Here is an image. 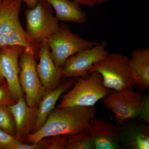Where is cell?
Segmentation results:
<instances>
[{"label":"cell","mask_w":149,"mask_h":149,"mask_svg":"<svg viewBox=\"0 0 149 149\" xmlns=\"http://www.w3.org/2000/svg\"><path fill=\"white\" fill-rule=\"evenodd\" d=\"M95 106H76L54 109L49 115L43 126L28 136L29 141L35 143L55 135H72L90 131V120L95 117Z\"/></svg>","instance_id":"6da1fadb"},{"label":"cell","mask_w":149,"mask_h":149,"mask_svg":"<svg viewBox=\"0 0 149 149\" xmlns=\"http://www.w3.org/2000/svg\"><path fill=\"white\" fill-rule=\"evenodd\" d=\"M22 2L21 0L0 1V47L21 46L29 49L36 56L40 43L29 36L19 20Z\"/></svg>","instance_id":"7a4b0ae2"},{"label":"cell","mask_w":149,"mask_h":149,"mask_svg":"<svg viewBox=\"0 0 149 149\" xmlns=\"http://www.w3.org/2000/svg\"><path fill=\"white\" fill-rule=\"evenodd\" d=\"M74 84L71 91L61 96V101L57 109L76 106H93L111 91L104 85L101 74L97 71L91 72L87 77L77 78Z\"/></svg>","instance_id":"3957f363"},{"label":"cell","mask_w":149,"mask_h":149,"mask_svg":"<svg viewBox=\"0 0 149 149\" xmlns=\"http://www.w3.org/2000/svg\"><path fill=\"white\" fill-rule=\"evenodd\" d=\"M94 71L101 74L104 85L109 89L118 91L135 86L129 68V58L122 54L109 53L94 64L88 73Z\"/></svg>","instance_id":"277c9868"},{"label":"cell","mask_w":149,"mask_h":149,"mask_svg":"<svg viewBox=\"0 0 149 149\" xmlns=\"http://www.w3.org/2000/svg\"><path fill=\"white\" fill-rule=\"evenodd\" d=\"M51 56L57 67L62 68L65 61L78 52L89 49L97 43L83 39L72 33L66 25H61L57 32L46 39Z\"/></svg>","instance_id":"5b68a950"},{"label":"cell","mask_w":149,"mask_h":149,"mask_svg":"<svg viewBox=\"0 0 149 149\" xmlns=\"http://www.w3.org/2000/svg\"><path fill=\"white\" fill-rule=\"evenodd\" d=\"M25 16L26 31L38 43L57 32L60 28L52 6L45 0H38L34 8L26 10Z\"/></svg>","instance_id":"8992f818"},{"label":"cell","mask_w":149,"mask_h":149,"mask_svg":"<svg viewBox=\"0 0 149 149\" xmlns=\"http://www.w3.org/2000/svg\"><path fill=\"white\" fill-rule=\"evenodd\" d=\"M19 83L25 94L28 105L37 107L47 92L37 73L35 55L29 49L24 48L19 56Z\"/></svg>","instance_id":"52a82bcc"},{"label":"cell","mask_w":149,"mask_h":149,"mask_svg":"<svg viewBox=\"0 0 149 149\" xmlns=\"http://www.w3.org/2000/svg\"><path fill=\"white\" fill-rule=\"evenodd\" d=\"M144 94L135 92L133 88L111 92L103 98L102 102L107 109L114 113L116 123L139 116V107Z\"/></svg>","instance_id":"ba28073f"},{"label":"cell","mask_w":149,"mask_h":149,"mask_svg":"<svg viewBox=\"0 0 149 149\" xmlns=\"http://www.w3.org/2000/svg\"><path fill=\"white\" fill-rule=\"evenodd\" d=\"M107 42L97 43L89 49L78 52L65 61L62 68L63 77H85L94 64L101 61L109 53Z\"/></svg>","instance_id":"9c48e42d"},{"label":"cell","mask_w":149,"mask_h":149,"mask_svg":"<svg viewBox=\"0 0 149 149\" xmlns=\"http://www.w3.org/2000/svg\"><path fill=\"white\" fill-rule=\"evenodd\" d=\"M24 48L18 45L0 47V71L16 102L23 95L19 78L18 61Z\"/></svg>","instance_id":"30bf717a"},{"label":"cell","mask_w":149,"mask_h":149,"mask_svg":"<svg viewBox=\"0 0 149 149\" xmlns=\"http://www.w3.org/2000/svg\"><path fill=\"white\" fill-rule=\"evenodd\" d=\"M119 143L123 149H149V127L137 118L117 124Z\"/></svg>","instance_id":"8fae6325"},{"label":"cell","mask_w":149,"mask_h":149,"mask_svg":"<svg viewBox=\"0 0 149 149\" xmlns=\"http://www.w3.org/2000/svg\"><path fill=\"white\" fill-rule=\"evenodd\" d=\"M38 56L40 61L37 65V71L42 85L47 91L56 88L63 77L62 68L58 67L55 64L46 40L40 43Z\"/></svg>","instance_id":"7c38bea8"},{"label":"cell","mask_w":149,"mask_h":149,"mask_svg":"<svg viewBox=\"0 0 149 149\" xmlns=\"http://www.w3.org/2000/svg\"><path fill=\"white\" fill-rule=\"evenodd\" d=\"M8 107L14 119L15 138L22 142L34 129L37 107H29L23 97Z\"/></svg>","instance_id":"4fadbf2b"},{"label":"cell","mask_w":149,"mask_h":149,"mask_svg":"<svg viewBox=\"0 0 149 149\" xmlns=\"http://www.w3.org/2000/svg\"><path fill=\"white\" fill-rule=\"evenodd\" d=\"M90 124L89 131L93 136L95 149H122L117 125L95 117L90 120Z\"/></svg>","instance_id":"5bb4252c"},{"label":"cell","mask_w":149,"mask_h":149,"mask_svg":"<svg viewBox=\"0 0 149 149\" xmlns=\"http://www.w3.org/2000/svg\"><path fill=\"white\" fill-rule=\"evenodd\" d=\"M77 78L72 77L61 83L56 88L47 91L38 104L36 122L32 133L39 130L45 124L48 116L54 109L59 98L74 85Z\"/></svg>","instance_id":"9a60e30c"},{"label":"cell","mask_w":149,"mask_h":149,"mask_svg":"<svg viewBox=\"0 0 149 149\" xmlns=\"http://www.w3.org/2000/svg\"><path fill=\"white\" fill-rule=\"evenodd\" d=\"M130 73L135 86L139 91L148 90L149 87V49H140L132 51L129 58Z\"/></svg>","instance_id":"2e32d148"},{"label":"cell","mask_w":149,"mask_h":149,"mask_svg":"<svg viewBox=\"0 0 149 149\" xmlns=\"http://www.w3.org/2000/svg\"><path fill=\"white\" fill-rule=\"evenodd\" d=\"M53 8L58 21L83 24L87 21V15L76 1L45 0Z\"/></svg>","instance_id":"e0dca14e"},{"label":"cell","mask_w":149,"mask_h":149,"mask_svg":"<svg viewBox=\"0 0 149 149\" xmlns=\"http://www.w3.org/2000/svg\"><path fill=\"white\" fill-rule=\"evenodd\" d=\"M95 149L94 139L88 130L68 135L66 149Z\"/></svg>","instance_id":"ac0fdd59"},{"label":"cell","mask_w":149,"mask_h":149,"mask_svg":"<svg viewBox=\"0 0 149 149\" xmlns=\"http://www.w3.org/2000/svg\"><path fill=\"white\" fill-rule=\"evenodd\" d=\"M0 128L15 137L14 119L8 106L0 105Z\"/></svg>","instance_id":"d6986e66"},{"label":"cell","mask_w":149,"mask_h":149,"mask_svg":"<svg viewBox=\"0 0 149 149\" xmlns=\"http://www.w3.org/2000/svg\"><path fill=\"white\" fill-rule=\"evenodd\" d=\"M48 137V141H45V149H66L68 135L61 134Z\"/></svg>","instance_id":"ffe728a7"},{"label":"cell","mask_w":149,"mask_h":149,"mask_svg":"<svg viewBox=\"0 0 149 149\" xmlns=\"http://www.w3.org/2000/svg\"><path fill=\"white\" fill-rule=\"evenodd\" d=\"M22 143L15 137L11 136L0 128V149H17Z\"/></svg>","instance_id":"44dd1931"},{"label":"cell","mask_w":149,"mask_h":149,"mask_svg":"<svg viewBox=\"0 0 149 149\" xmlns=\"http://www.w3.org/2000/svg\"><path fill=\"white\" fill-rule=\"evenodd\" d=\"M16 102L6 83L0 85V105H11Z\"/></svg>","instance_id":"7402d4cb"},{"label":"cell","mask_w":149,"mask_h":149,"mask_svg":"<svg viewBox=\"0 0 149 149\" xmlns=\"http://www.w3.org/2000/svg\"><path fill=\"white\" fill-rule=\"evenodd\" d=\"M139 119L149 124V95L144 94L139 107Z\"/></svg>","instance_id":"603a6c76"},{"label":"cell","mask_w":149,"mask_h":149,"mask_svg":"<svg viewBox=\"0 0 149 149\" xmlns=\"http://www.w3.org/2000/svg\"><path fill=\"white\" fill-rule=\"evenodd\" d=\"M78 3L80 5L93 7L95 6L100 4L109 0H74Z\"/></svg>","instance_id":"cb8c5ba5"},{"label":"cell","mask_w":149,"mask_h":149,"mask_svg":"<svg viewBox=\"0 0 149 149\" xmlns=\"http://www.w3.org/2000/svg\"><path fill=\"white\" fill-rule=\"evenodd\" d=\"M1 0H0V1ZM24 2L29 8H32L37 4L38 0H21Z\"/></svg>","instance_id":"d4e9b609"},{"label":"cell","mask_w":149,"mask_h":149,"mask_svg":"<svg viewBox=\"0 0 149 149\" xmlns=\"http://www.w3.org/2000/svg\"><path fill=\"white\" fill-rule=\"evenodd\" d=\"M6 83V82L5 79L3 77L2 74L0 71V85H3Z\"/></svg>","instance_id":"484cf974"}]
</instances>
